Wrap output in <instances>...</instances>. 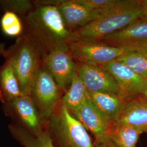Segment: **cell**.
I'll return each instance as SVG.
<instances>
[{
  "label": "cell",
  "mask_w": 147,
  "mask_h": 147,
  "mask_svg": "<svg viewBox=\"0 0 147 147\" xmlns=\"http://www.w3.org/2000/svg\"><path fill=\"white\" fill-rule=\"evenodd\" d=\"M11 136L23 147H56L51 140L48 129L40 135L34 136L14 123L8 125Z\"/></svg>",
  "instance_id": "e0dca14e"
},
{
  "label": "cell",
  "mask_w": 147,
  "mask_h": 147,
  "mask_svg": "<svg viewBox=\"0 0 147 147\" xmlns=\"http://www.w3.org/2000/svg\"><path fill=\"white\" fill-rule=\"evenodd\" d=\"M87 90L76 72L68 88L63 94L60 105L65 107L71 113L87 99Z\"/></svg>",
  "instance_id": "ac0fdd59"
},
{
  "label": "cell",
  "mask_w": 147,
  "mask_h": 147,
  "mask_svg": "<svg viewBox=\"0 0 147 147\" xmlns=\"http://www.w3.org/2000/svg\"><path fill=\"white\" fill-rule=\"evenodd\" d=\"M144 8L138 0H126L121 7L73 32L78 39L93 40L121 30L142 17Z\"/></svg>",
  "instance_id": "7a4b0ae2"
},
{
  "label": "cell",
  "mask_w": 147,
  "mask_h": 147,
  "mask_svg": "<svg viewBox=\"0 0 147 147\" xmlns=\"http://www.w3.org/2000/svg\"><path fill=\"white\" fill-rule=\"evenodd\" d=\"M35 5L31 0H0V10L14 13L20 17L27 16Z\"/></svg>",
  "instance_id": "7402d4cb"
},
{
  "label": "cell",
  "mask_w": 147,
  "mask_h": 147,
  "mask_svg": "<svg viewBox=\"0 0 147 147\" xmlns=\"http://www.w3.org/2000/svg\"><path fill=\"white\" fill-rule=\"evenodd\" d=\"M116 3L103 9H92L80 5L75 0H62L57 7L65 26L69 31H72L75 28L84 26L91 21L110 13Z\"/></svg>",
  "instance_id": "8fae6325"
},
{
  "label": "cell",
  "mask_w": 147,
  "mask_h": 147,
  "mask_svg": "<svg viewBox=\"0 0 147 147\" xmlns=\"http://www.w3.org/2000/svg\"><path fill=\"white\" fill-rule=\"evenodd\" d=\"M64 92L42 64L32 84L30 96L42 117L48 121L60 105Z\"/></svg>",
  "instance_id": "5b68a950"
},
{
  "label": "cell",
  "mask_w": 147,
  "mask_h": 147,
  "mask_svg": "<svg viewBox=\"0 0 147 147\" xmlns=\"http://www.w3.org/2000/svg\"><path fill=\"white\" fill-rule=\"evenodd\" d=\"M2 33L7 37H21L24 33V26L20 16L11 11L5 12L0 20Z\"/></svg>",
  "instance_id": "ffe728a7"
},
{
  "label": "cell",
  "mask_w": 147,
  "mask_h": 147,
  "mask_svg": "<svg viewBox=\"0 0 147 147\" xmlns=\"http://www.w3.org/2000/svg\"><path fill=\"white\" fill-rule=\"evenodd\" d=\"M6 49L5 48V44L4 43L0 42V56L3 55V54L5 53Z\"/></svg>",
  "instance_id": "d4e9b609"
},
{
  "label": "cell",
  "mask_w": 147,
  "mask_h": 147,
  "mask_svg": "<svg viewBox=\"0 0 147 147\" xmlns=\"http://www.w3.org/2000/svg\"><path fill=\"white\" fill-rule=\"evenodd\" d=\"M3 57L14 69L22 94L30 96L33 79L42 64L41 53L26 37L22 35L6 49Z\"/></svg>",
  "instance_id": "3957f363"
},
{
  "label": "cell",
  "mask_w": 147,
  "mask_h": 147,
  "mask_svg": "<svg viewBox=\"0 0 147 147\" xmlns=\"http://www.w3.org/2000/svg\"><path fill=\"white\" fill-rule=\"evenodd\" d=\"M74 59L82 63L101 66L116 61L127 53L129 49L115 47L96 40L78 39L69 44Z\"/></svg>",
  "instance_id": "52a82bcc"
},
{
  "label": "cell",
  "mask_w": 147,
  "mask_h": 147,
  "mask_svg": "<svg viewBox=\"0 0 147 147\" xmlns=\"http://www.w3.org/2000/svg\"><path fill=\"white\" fill-rule=\"evenodd\" d=\"M87 98L95 107L113 123L120 117L126 101L118 95L87 90Z\"/></svg>",
  "instance_id": "9a60e30c"
},
{
  "label": "cell",
  "mask_w": 147,
  "mask_h": 147,
  "mask_svg": "<svg viewBox=\"0 0 147 147\" xmlns=\"http://www.w3.org/2000/svg\"><path fill=\"white\" fill-rule=\"evenodd\" d=\"M143 96H144L146 98H147V88L146 90H145V92L143 93Z\"/></svg>",
  "instance_id": "83f0119b"
},
{
  "label": "cell",
  "mask_w": 147,
  "mask_h": 147,
  "mask_svg": "<svg viewBox=\"0 0 147 147\" xmlns=\"http://www.w3.org/2000/svg\"><path fill=\"white\" fill-rule=\"evenodd\" d=\"M142 134L136 127L113 123L107 135L119 147H135Z\"/></svg>",
  "instance_id": "d6986e66"
},
{
  "label": "cell",
  "mask_w": 147,
  "mask_h": 147,
  "mask_svg": "<svg viewBox=\"0 0 147 147\" xmlns=\"http://www.w3.org/2000/svg\"><path fill=\"white\" fill-rule=\"evenodd\" d=\"M93 40L134 52L147 53V20L140 18L121 30Z\"/></svg>",
  "instance_id": "9c48e42d"
},
{
  "label": "cell",
  "mask_w": 147,
  "mask_h": 147,
  "mask_svg": "<svg viewBox=\"0 0 147 147\" xmlns=\"http://www.w3.org/2000/svg\"><path fill=\"white\" fill-rule=\"evenodd\" d=\"M27 16L20 17L26 37L43 56L56 47L77 40L73 32L65 26L55 5H35Z\"/></svg>",
  "instance_id": "6da1fadb"
},
{
  "label": "cell",
  "mask_w": 147,
  "mask_h": 147,
  "mask_svg": "<svg viewBox=\"0 0 147 147\" xmlns=\"http://www.w3.org/2000/svg\"><path fill=\"white\" fill-rule=\"evenodd\" d=\"M42 64L65 93L78 68L69 44L60 45L44 55Z\"/></svg>",
  "instance_id": "ba28073f"
},
{
  "label": "cell",
  "mask_w": 147,
  "mask_h": 147,
  "mask_svg": "<svg viewBox=\"0 0 147 147\" xmlns=\"http://www.w3.org/2000/svg\"><path fill=\"white\" fill-rule=\"evenodd\" d=\"M77 3L92 9H103L114 5L117 0H75Z\"/></svg>",
  "instance_id": "603a6c76"
},
{
  "label": "cell",
  "mask_w": 147,
  "mask_h": 147,
  "mask_svg": "<svg viewBox=\"0 0 147 147\" xmlns=\"http://www.w3.org/2000/svg\"><path fill=\"white\" fill-rule=\"evenodd\" d=\"M117 60L125 64L137 75L147 79V53H127Z\"/></svg>",
  "instance_id": "44dd1931"
},
{
  "label": "cell",
  "mask_w": 147,
  "mask_h": 147,
  "mask_svg": "<svg viewBox=\"0 0 147 147\" xmlns=\"http://www.w3.org/2000/svg\"><path fill=\"white\" fill-rule=\"evenodd\" d=\"M140 5L144 8H147V0H138Z\"/></svg>",
  "instance_id": "484cf974"
},
{
  "label": "cell",
  "mask_w": 147,
  "mask_h": 147,
  "mask_svg": "<svg viewBox=\"0 0 147 147\" xmlns=\"http://www.w3.org/2000/svg\"><path fill=\"white\" fill-rule=\"evenodd\" d=\"M141 18L147 20V8H144L143 13V15Z\"/></svg>",
  "instance_id": "4316f807"
},
{
  "label": "cell",
  "mask_w": 147,
  "mask_h": 147,
  "mask_svg": "<svg viewBox=\"0 0 147 147\" xmlns=\"http://www.w3.org/2000/svg\"><path fill=\"white\" fill-rule=\"evenodd\" d=\"M101 67L113 77L118 87V95L126 102L143 94L147 89V79L118 60Z\"/></svg>",
  "instance_id": "30bf717a"
},
{
  "label": "cell",
  "mask_w": 147,
  "mask_h": 147,
  "mask_svg": "<svg viewBox=\"0 0 147 147\" xmlns=\"http://www.w3.org/2000/svg\"><path fill=\"white\" fill-rule=\"evenodd\" d=\"M2 109L12 123L21 126L34 136L47 129L48 121L42 117L30 96L21 95L2 105Z\"/></svg>",
  "instance_id": "8992f818"
},
{
  "label": "cell",
  "mask_w": 147,
  "mask_h": 147,
  "mask_svg": "<svg viewBox=\"0 0 147 147\" xmlns=\"http://www.w3.org/2000/svg\"><path fill=\"white\" fill-rule=\"evenodd\" d=\"M94 147H119L107 135L95 139Z\"/></svg>",
  "instance_id": "cb8c5ba5"
},
{
  "label": "cell",
  "mask_w": 147,
  "mask_h": 147,
  "mask_svg": "<svg viewBox=\"0 0 147 147\" xmlns=\"http://www.w3.org/2000/svg\"><path fill=\"white\" fill-rule=\"evenodd\" d=\"M76 73L88 91L118 95V87L113 77L100 65L82 63Z\"/></svg>",
  "instance_id": "7c38bea8"
},
{
  "label": "cell",
  "mask_w": 147,
  "mask_h": 147,
  "mask_svg": "<svg viewBox=\"0 0 147 147\" xmlns=\"http://www.w3.org/2000/svg\"><path fill=\"white\" fill-rule=\"evenodd\" d=\"M23 95L19 80L10 63L0 65V101L2 105Z\"/></svg>",
  "instance_id": "2e32d148"
},
{
  "label": "cell",
  "mask_w": 147,
  "mask_h": 147,
  "mask_svg": "<svg viewBox=\"0 0 147 147\" xmlns=\"http://www.w3.org/2000/svg\"><path fill=\"white\" fill-rule=\"evenodd\" d=\"M113 123L134 126L147 134V98L143 95L126 102L124 110Z\"/></svg>",
  "instance_id": "5bb4252c"
},
{
  "label": "cell",
  "mask_w": 147,
  "mask_h": 147,
  "mask_svg": "<svg viewBox=\"0 0 147 147\" xmlns=\"http://www.w3.org/2000/svg\"><path fill=\"white\" fill-rule=\"evenodd\" d=\"M47 129L56 147H94L83 124L59 105L48 120Z\"/></svg>",
  "instance_id": "277c9868"
},
{
  "label": "cell",
  "mask_w": 147,
  "mask_h": 147,
  "mask_svg": "<svg viewBox=\"0 0 147 147\" xmlns=\"http://www.w3.org/2000/svg\"><path fill=\"white\" fill-rule=\"evenodd\" d=\"M98 139L107 135L113 123L98 110L88 98L70 113Z\"/></svg>",
  "instance_id": "4fadbf2b"
}]
</instances>
